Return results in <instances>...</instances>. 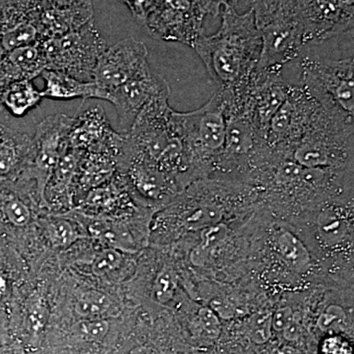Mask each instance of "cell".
<instances>
[{
  "instance_id": "cell-1",
  "label": "cell",
  "mask_w": 354,
  "mask_h": 354,
  "mask_svg": "<svg viewBox=\"0 0 354 354\" xmlns=\"http://www.w3.org/2000/svg\"><path fill=\"white\" fill-rule=\"evenodd\" d=\"M220 30L202 35L194 48L213 80L223 90L248 87L259 64L262 41L252 9L245 13L225 6L221 9Z\"/></svg>"
},
{
  "instance_id": "cell-2",
  "label": "cell",
  "mask_w": 354,
  "mask_h": 354,
  "mask_svg": "<svg viewBox=\"0 0 354 354\" xmlns=\"http://www.w3.org/2000/svg\"><path fill=\"white\" fill-rule=\"evenodd\" d=\"M169 95H160L147 104L129 133L124 135V147L153 162L183 187L194 176L174 124V109L169 106Z\"/></svg>"
},
{
  "instance_id": "cell-3",
  "label": "cell",
  "mask_w": 354,
  "mask_h": 354,
  "mask_svg": "<svg viewBox=\"0 0 354 354\" xmlns=\"http://www.w3.org/2000/svg\"><path fill=\"white\" fill-rule=\"evenodd\" d=\"M353 116L321 104L288 158L308 169L344 171L353 167Z\"/></svg>"
},
{
  "instance_id": "cell-4",
  "label": "cell",
  "mask_w": 354,
  "mask_h": 354,
  "mask_svg": "<svg viewBox=\"0 0 354 354\" xmlns=\"http://www.w3.org/2000/svg\"><path fill=\"white\" fill-rule=\"evenodd\" d=\"M262 41L256 71L281 72L304 48V29L295 0H247Z\"/></svg>"
},
{
  "instance_id": "cell-5",
  "label": "cell",
  "mask_w": 354,
  "mask_h": 354,
  "mask_svg": "<svg viewBox=\"0 0 354 354\" xmlns=\"http://www.w3.org/2000/svg\"><path fill=\"white\" fill-rule=\"evenodd\" d=\"M286 66L297 69L295 80L323 106L339 109L354 118L353 55L344 58L311 55L304 50Z\"/></svg>"
},
{
  "instance_id": "cell-6",
  "label": "cell",
  "mask_w": 354,
  "mask_h": 354,
  "mask_svg": "<svg viewBox=\"0 0 354 354\" xmlns=\"http://www.w3.org/2000/svg\"><path fill=\"white\" fill-rule=\"evenodd\" d=\"M174 121L195 176L209 171L225 144L227 118L223 91L218 88L208 102L195 111H174Z\"/></svg>"
},
{
  "instance_id": "cell-7",
  "label": "cell",
  "mask_w": 354,
  "mask_h": 354,
  "mask_svg": "<svg viewBox=\"0 0 354 354\" xmlns=\"http://www.w3.org/2000/svg\"><path fill=\"white\" fill-rule=\"evenodd\" d=\"M46 69L62 72L83 82H93V73L99 58L106 50L95 24L90 21L74 31L41 43Z\"/></svg>"
},
{
  "instance_id": "cell-8",
  "label": "cell",
  "mask_w": 354,
  "mask_h": 354,
  "mask_svg": "<svg viewBox=\"0 0 354 354\" xmlns=\"http://www.w3.org/2000/svg\"><path fill=\"white\" fill-rule=\"evenodd\" d=\"M320 102L304 87L290 84L288 97L270 121L265 146L270 152L288 157L307 131Z\"/></svg>"
},
{
  "instance_id": "cell-9",
  "label": "cell",
  "mask_w": 354,
  "mask_h": 354,
  "mask_svg": "<svg viewBox=\"0 0 354 354\" xmlns=\"http://www.w3.org/2000/svg\"><path fill=\"white\" fill-rule=\"evenodd\" d=\"M74 118L64 113L48 116L39 123L32 139V150L21 174L36 183L44 202V192L51 172L70 149L69 134Z\"/></svg>"
},
{
  "instance_id": "cell-10",
  "label": "cell",
  "mask_w": 354,
  "mask_h": 354,
  "mask_svg": "<svg viewBox=\"0 0 354 354\" xmlns=\"http://www.w3.org/2000/svg\"><path fill=\"white\" fill-rule=\"evenodd\" d=\"M295 2L306 48L318 46L353 30L354 0H295Z\"/></svg>"
},
{
  "instance_id": "cell-11",
  "label": "cell",
  "mask_w": 354,
  "mask_h": 354,
  "mask_svg": "<svg viewBox=\"0 0 354 354\" xmlns=\"http://www.w3.org/2000/svg\"><path fill=\"white\" fill-rule=\"evenodd\" d=\"M204 19L195 0H158L144 27L155 38L193 48L204 35Z\"/></svg>"
},
{
  "instance_id": "cell-12",
  "label": "cell",
  "mask_w": 354,
  "mask_h": 354,
  "mask_svg": "<svg viewBox=\"0 0 354 354\" xmlns=\"http://www.w3.org/2000/svg\"><path fill=\"white\" fill-rule=\"evenodd\" d=\"M149 66L146 44L134 38L123 39L106 48L99 58L93 82L109 95Z\"/></svg>"
},
{
  "instance_id": "cell-13",
  "label": "cell",
  "mask_w": 354,
  "mask_h": 354,
  "mask_svg": "<svg viewBox=\"0 0 354 354\" xmlns=\"http://www.w3.org/2000/svg\"><path fill=\"white\" fill-rule=\"evenodd\" d=\"M48 6V0H0V58L41 41L39 23Z\"/></svg>"
},
{
  "instance_id": "cell-14",
  "label": "cell",
  "mask_w": 354,
  "mask_h": 354,
  "mask_svg": "<svg viewBox=\"0 0 354 354\" xmlns=\"http://www.w3.org/2000/svg\"><path fill=\"white\" fill-rule=\"evenodd\" d=\"M162 95H171L169 84L150 66L113 91L109 94V102L113 104L118 114V132L127 135L147 104Z\"/></svg>"
},
{
  "instance_id": "cell-15",
  "label": "cell",
  "mask_w": 354,
  "mask_h": 354,
  "mask_svg": "<svg viewBox=\"0 0 354 354\" xmlns=\"http://www.w3.org/2000/svg\"><path fill=\"white\" fill-rule=\"evenodd\" d=\"M125 136L115 131L101 106L80 111L69 134L70 148L84 153H102L120 158Z\"/></svg>"
},
{
  "instance_id": "cell-16",
  "label": "cell",
  "mask_w": 354,
  "mask_h": 354,
  "mask_svg": "<svg viewBox=\"0 0 354 354\" xmlns=\"http://www.w3.org/2000/svg\"><path fill=\"white\" fill-rule=\"evenodd\" d=\"M288 88L281 72L256 71L251 79L249 94L254 120L264 142L270 121L285 102Z\"/></svg>"
},
{
  "instance_id": "cell-17",
  "label": "cell",
  "mask_w": 354,
  "mask_h": 354,
  "mask_svg": "<svg viewBox=\"0 0 354 354\" xmlns=\"http://www.w3.org/2000/svg\"><path fill=\"white\" fill-rule=\"evenodd\" d=\"M39 43L15 48L0 58V95L10 84L32 80L46 69Z\"/></svg>"
},
{
  "instance_id": "cell-18",
  "label": "cell",
  "mask_w": 354,
  "mask_h": 354,
  "mask_svg": "<svg viewBox=\"0 0 354 354\" xmlns=\"http://www.w3.org/2000/svg\"><path fill=\"white\" fill-rule=\"evenodd\" d=\"M82 155L81 151L70 148L60 158L44 188V203L55 207L69 206L73 203L76 172Z\"/></svg>"
},
{
  "instance_id": "cell-19",
  "label": "cell",
  "mask_w": 354,
  "mask_h": 354,
  "mask_svg": "<svg viewBox=\"0 0 354 354\" xmlns=\"http://www.w3.org/2000/svg\"><path fill=\"white\" fill-rule=\"evenodd\" d=\"M44 88L41 97L55 101H70L75 99H99L108 101L109 95L97 87L94 82H83L73 77L55 70L44 69L41 72Z\"/></svg>"
},
{
  "instance_id": "cell-20",
  "label": "cell",
  "mask_w": 354,
  "mask_h": 354,
  "mask_svg": "<svg viewBox=\"0 0 354 354\" xmlns=\"http://www.w3.org/2000/svg\"><path fill=\"white\" fill-rule=\"evenodd\" d=\"M32 138L0 123V177L15 178L25 169L32 150Z\"/></svg>"
},
{
  "instance_id": "cell-21",
  "label": "cell",
  "mask_w": 354,
  "mask_h": 354,
  "mask_svg": "<svg viewBox=\"0 0 354 354\" xmlns=\"http://www.w3.org/2000/svg\"><path fill=\"white\" fill-rule=\"evenodd\" d=\"M118 169V158L109 153H84L75 178V195L85 196L95 187L108 183Z\"/></svg>"
},
{
  "instance_id": "cell-22",
  "label": "cell",
  "mask_w": 354,
  "mask_h": 354,
  "mask_svg": "<svg viewBox=\"0 0 354 354\" xmlns=\"http://www.w3.org/2000/svg\"><path fill=\"white\" fill-rule=\"evenodd\" d=\"M94 19V8L92 3L65 10L48 6L41 14L39 23L41 41L62 36L79 29Z\"/></svg>"
},
{
  "instance_id": "cell-23",
  "label": "cell",
  "mask_w": 354,
  "mask_h": 354,
  "mask_svg": "<svg viewBox=\"0 0 354 354\" xmlns=\"http://www.w3.org/2000/svg\"><path fill=\"white\" fill-rule=\"evenodd\" d=\"M41 91L35 87L32 80L10 84L0 95V106L16 118H22L41 102Z\"/></svg>"
},
{
  "instance_id": "cell-24",
  "label": "cell",
  "mask_w": 354,
  "mask_h": 354,
  "mask_svg": "<svg viewBox=\"0 0 354 354\" xmlns=\"http://www.w3.org/2000/svg\"><path fill=\"white\" fill-rule=\"evenodd\" d=\"M88 232L90 237L101 242L106 247L118 249L122 252L134 251L133 242L129 232L121 223H115L113 218L102 216H88Z\"/></svg>"
},
{
  "instance_id": "cell-25",
  "label": "cell",
  "mask_w": 354,
  "mask_h": 354,
  "mask_svg": "<svg viewBox=\"0 0 354 354\" xmlns=\"http://www.w3.org/2000/svg\"><path fill=\"white\" fill-rule=\"evenodd\" d=\"M276 247L281 259L293 272L304 274L311 267L308 249L290 230H281L277 235Z\"/></svg>"
},
{
  "instance_id": "cell-26",
  "label": "cell",
  "mask_w": 354,
  "mask_h": 354,
  "mask_svg": "<svg viewBox=\"0 0 354 354\" xmlns=\"http://www.w3.org/2000/svg\"><path fill=\"white\" fill-rule=\"evenodd\" d=\"M317 230L321 241L327 245H339L351 236V223L348 218L335 208H327L319 213Z\"/></svg>"
},
{
  "instance_id": "cell-27",
  "label": "cell",
  "mask_w": 354,
  "mask_h": 354,
  "mask_svg": "<svg viewBox=\"0 0 354 354\" xmlns=\"http://www.w3.org/2000/svg\"><path fill=\"white\" fill-rule=\"evenodd\" d=\"M74 312L81 319H108L118 314L120 308L106 293L90 290L78 297L74 305Z\"/></svg>"
},
{
  "instance_id": "cell-28",
  "label": "cell",
  "mask_w": 354,
  "mask_h": 354,
  "mask_svg": "<svg viewBox=\"0 0 354 354\" xmlns=\"http://www.w3.org/2000/svg\"><path fill=\"white\" fill-rule=\"evenodd\" d=\"M44 236L51 246L57 249L68 248L85 234L79 232L73 221L65 216H50L43 221Z\"/></svg>"
},
{
  "instance_id": "cell-29",
  "label": "cell",
  "mask_w": 354,
  "mask_h": 354,
  "mask_svg": "<svg viewBox=\"0 0 354 354\" xmlns=\"http://www.w3.org/2000/svg\"><path fill=\"white\" fill-rule=\"evenodd\" d=\"M124 263L122 251L106 247L95 255L92 263L93 272L97 276H111L121 269Z\"/></svg>"
},
{
  "instance_id": "cell-30",
  "label": "cell",
  "mask_w": 354,
  "mask_h": 354,
  "mask_svg": "<svg viewBox=\"0 0 354 354\" xmlns=\"http://www.w3.org/2000/svg\"><path fill=\"white\" fill-rule=\"evenodd\" d=\"M109 328L108 319H81L74 326L73 333L82 341L100 342L108 335Z\"/></svg>"
},
{
  "instance_id": "cell-31",
  "label": "cell",
  "mask_w": 354,
  "mask_h": 354,
  "mask_svg": "<svg viewBox=\"0 0 354 354\" xmlns=\"http://www.w3.org/2000/svg\"><path fill=\"white\" fill-rule=\"evenodd\" d=\"M176 279L171 270L165 269L158 272L153 283V297L160 304L171 301L176 290Z\"/></svg>"
},
{
  "instance_id": "cell-32",
  "label": "cell",
  "mask_w": 354,
  "mask_h": 354,
  "mask_svg": "<svg viewBox=\"0 0 354 354\" xmlns=\"http://www.w3.org/2000/svg\"><path fill=\"white\" fill-rule=\"evenodd\" d=\"M272 316L269 311H260L250 319V337L255 344H264L272 337Z\"/></svg>"
},
{
  "instance_id": "cell-33",
  "label": "cell",
  "mask_w": 354,
  "mask_h": 354,
  "mask_svg": "<svg viewBox=\"0 0 354 354\" xmlns=\"http://www.w3.org/2000/svg\"><path fill=\"white\" fill-rule=\"evenodd\" d=\"M346 316L344 309L337 305H330L318 319V327L324 332H337L344 329Z\"/></svg>"
},
{
  "instance_id": "cell-34",
  "label": "cell",
  "mask_w": 354,
  "mask_h": 354,
  "mask_svg": "<svg viewBox=\"0 0 354 354\" xmlns=\"http://www.w3.org/2000/svg\"><path fill=\"white\" fill-rule=\"evenodd\" d=\"M198 317L201 329L207 337L211 339H218L221 333V324L220 317L216 315L214 310L209 307H203L199 310Z\"/></svg>"
},
{
  "instance_id": "cell-35",
  "label": "cell",
  "mask_w": 354,
  "mask_h": 354,
  "mask_svg": "<svg viewBox=\"0 0 354 354\" xmlns=\"http://www.w3.org/2000/svg\"><path fill=\"white\" fill-rule=\"evenodd\" d=\"M129 9L130 13L140 24H145L147 18L152 12L158 0H118Z\"/></svg>"
},
{
  "instance_id": "cell-36",
  "label": "cell",
  "mask_w": 354,
  "mask_h": 354,
  "mask_svg": "<svg viewBox=\"0 0 354 354\" xmlns=\"http://www.w3.org/2000/svg\"><path fill=\"white\" fill-rule=\"evenodd\" d=\"M227 234V227L223 223H216L211 227L204 228L202 232V242L200 246L209 253L221 241H225Z\"/></svg>"
},
{
  "instance_id": "cell-37",
  "label": "cell",
  "mask_w": 354,
  "mask_h": 354,
  "mask_svg": "<svg viewBox=\"0 0 354 354\" xmlns=\"http://www.w3.org/2000/svg\"><path fill=\"white\" fill-rule=\"evenodd\" d=\"M48 320V308L41 297L32 300L29 307L30 325L34 332L43 330Z\"/></svg>"
},
{
  "instance_id": "cell-38",
  "label": "cell",
  "mask_w": 354,
  "mask_h": 354,
  "mask_svg": "<svg viewBox=\"0 0 354 354\" xmlns=\"http://www.w3.org/2000/svg\"><path fill=\"white\" fill-rule=\"evenodd\" d=\"M322 354H353V348L348 339L339 335H330L321 344Z\"/></svg>"
},
{
  "instance_id": "cell-39",
  "label": "cell",
  "mask_w": 354,
  "mask_h": 354,
  "mask_svg": "<svg viewBox=\"0 0 354 354\" xmlns=\"http://www.w3.org/2000/svg\"><path fill=\"white\" fill-rule=\"evenodd\" d=\"M200 11H201L204 17L212 16L216 17L220 15L221 9L223 7L230 6L236 8L239 2L242 0H195Z\"/></svg>"
},
{
  "instance_id": "cell-40",
  "label": "cell",
  "mask_w": 354,
  "mask_h": 354,
  "mask_svg": "<svg viewBox=\"0 0 354 354\" xmlns=\"http://www.w3.org/2000/svg\"><path fill=\"white\" fill-rule=\"evenodd\" d=\"M295 319V312H293L290 307H281V308H279L272 314V330H276V332L283 333L292 323Z\"/></svg>"
},
{
  "instance_id": "cell-41",
  "label": "cell",
  "mask_w": 354,
  "mask_h": 354,
  "mask_svg": "<svg viewBox=\"0 0 354 354\" xmlns=\"http://www.w3.org/2000/svg\"><path fill=\"white\" fill-rule=\"evenodd\" d=\"M209 308L214 310L216 315L223 319L234 318L235 314L234 305L223 298H216L215 300H213L209 304Z\"/></svg>"
},
{
  "instance_id": "cell-42",
  "label": "cell",
  "mask_w": 354,
  "mask_h": 354,
  "mask_svg": "<svg viewBox=\"0 0 354 354\" xmlns=\"http://www.w3.org/2000/svg\"><path fill=\"white\" fill-rule=\"evenodd\" d=\"M48 2L53 8L65 10V9L88 6L92 3V0H48Z\"/></svg>"
},
{
  "instance_id": "cell-43",
  "label": "cell",
  "mask_w": 354,
  "mask_h": 354,
  "mask_svg": "<svg viewBox=\"0 0 354 354\" xmlns=\"http://www.w3.org/2000/svg\"><path fill=\"white\" fill-rule=\"evenodd\" d=\"M283 334L285 339H288V341H295V339H297L298 335L300 334V328L297 321H295V319L292 321V323L283 330Z\"/></svg>"
},
{
  "instance_id": "cell-44",
  "label": "cell",
  "mask_w": 354,
  "mask_h": 354,
  "mask_svg": "<svg viewBox=\"0 0 354 354\" xmlns=\"http://www.w3.org/2000/svg\"><path fill=\"white\" fill-rule=\"evenodd\" d=\"M129 354H160L157 349L148 346H140L133 348Z\"/></svg>"
},
{
  "instance_id": "cell-45",
  "label": "cell",
  "mask_w": 354,
  "mask_h": 354,
  "mask_svg": "<svg viewBox=\"0 0 354 354\" xmlns=\"http://www.w3.org/2000/svg\"><path fill=\"white\" fill-rule=\"evenodd\" d=\"M0 354H22V351L16 344H9L0 348Z\"/></svg>"
}]
</instances>
